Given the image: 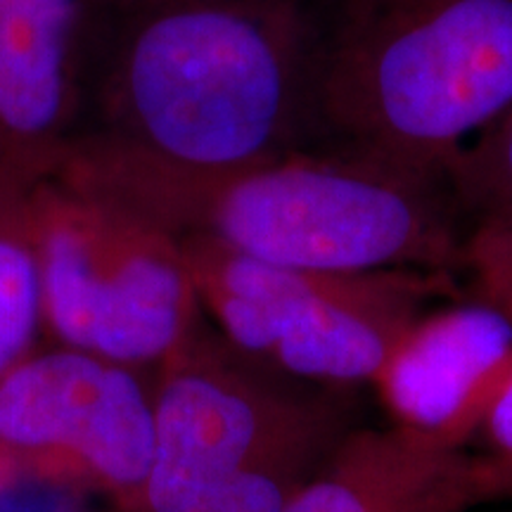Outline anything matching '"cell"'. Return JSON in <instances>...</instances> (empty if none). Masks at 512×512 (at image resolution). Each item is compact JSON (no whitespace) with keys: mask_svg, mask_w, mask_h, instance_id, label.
Instances as JSON below:
<instances>
[{"mask_svg":"<svg viewBox=\"0 0 512 512\" xmlns=\"http://www.w3.org/2000/svg\"><path fill=\"white\" fill-rule=\"evenodd\" d=\"M479 430L484 432L486 446H489L484 453L512 458V375L491 403Z\"/></svg>","mask_w":512,"mask_h":512,"instance_id":"cell-15","label":"cell"},{"mask_svg":"<svg viewBox=\"0 0 512 512\" xmlns=\"http://www.w3.org/2000/svg\"><path fill=\"white\" fill-rule=\"evenodd\" d=\"M477 453L411 427H361L283 512H477Z\"/></svg>","mask_w":512,"mask_h":512,"instance_id":"cell-10","label":"cell"},{"mask_svg":"<svg viewBox=\"0 0 512 512\" xmlns=\"http://www.w3.org/2000/svg\"><path fill=\"white\" fill-rule=\"evenodd\" d=\"M121 41L98 140L181 174L290 155L316 57L297 0H145Z\"/></svg>","mask_w":512,"mask_h":512,"instance_id":"cell-2","label":"cell"},{"mask_svg":"<svg viewBox=\"0 0 512 512\" xmlns=\"http://www.w3.org/2000/svg\"><path fill=\"white\" fill-rule=\"evenodd\" d=\"M477 508L512 503V458L477 453Z\"/></svg>","mask_w":512,"mask_h":512,"instance_id":"cell-14","label":"cell"},{"mask_svg":"<svg viewBox=\"0 0 512 512\" xmlns=\"http://www.w3.org/2000/svg\"><path fill=\"white\" fill-rule=\"evenodd\" d=\"M202 311L219 335L294 380L375 382L420 320L422 285L392 271L273 266L209 238H178Z\"/></svg>","mask_w":512,"mask_h":512,"instance_id":"cell-6","label":"cell"},{"mask_svg":"<svg viewBox=\"0 0 512 512\" xmlns=\"http://www.w3.org/2000/svg\"><path fill=\"white\" fill-rule=\"evenodd\" d=\"M512 105V0H347L313 110L351 155L430 178Z\"/></svg>","mask_w":512,"mask_h":512,"instance_id":"cell-3","label":"cell"},{"mask_svg":"<svg viewBox=\"0 0 512 512\" xmlns=\"http://www.w3.org/2000/svg\"><path fill=\"white\" fill-rule=\"evenodd\" d=\"M470 261L482 285L484 304L494 306L512 323V256H482Z\"/></svg>","mask_w":512,"mask_h":512,"instance_id":"cell-13","label":"cell"},{"mask_svg":"<svg viewBox=\"0 0 512 512\" xmlns=\"http://www.w3.org/2000/svg\"><path fill=\"white\" fill-rule=\"evenodd\" d=\"M512 375V323L494 306L420 318L375 384L396 425L467 446Z\"/></svg>","mask_w":512,"mask_h":512,"instance_id":"cell-8","label":"cell"},{"mask_svg":"<svg viewBox=\"0 0 512 512\" xmlns=\"http://www.w3.org/2000/svg\"><path fill=\"white\" fill-rule=\"evenodd\" d=\"M482 256H512V216L486 221L477 230L467 249V259H482Z\"/></svg>","mask_w":512,"mask_h":512,"instance_id":"cell-16","label":"cell"},{"mask_svg":"<svg viewBox=\"0 0 512 512\" xmlns=\"http://www.w3.org/2000/svg\"><path fill=\"white\" fill-rule=\"evenodd\" d=\"M81 0H0V171L34 181L74 136Z\"/></svg>","mask_w":512,"mask_h":512,"instance_id":"cell-9","label":"cell"},{"mask_svg":"<svg viewBox=\"0 0 512 512\" xmlns=\"http://www.w3.org/2000/svg\"><path fill=\"white\" fill-rule=\"evenodd\" d=\"M133 3H145V0H133Z\"/></svg>","mask_w":512,"mask_h":512,"instance_id":"cell-18","label":"cell"},{"mask_svg":"<svg viewBox=\"0 0 512 512\" xmlns=\"http://www.w3.org/2000/svg\"><path fill=\"white\" fill-rule=\"evenodd\" d=\"M138 512H283L356 430L339 387L294 380L200 325L155 368Z\"/></svg>","mask_w":512,"mask_h":512,"instance_id":"cell-4","label":"cell"},{"mask_svg":"<svg viewBox=\"0 0 512 512\" xmlns=\"http://www.w3.org/2000/svg\"><path fill=\"white\" fill-rule=\"evenodd\" d=\"M27 190V178L0 171V377L34 351L43 328Z\"/></svg>","mask_w":512,"mask_h":512,"instance_id":"cell-11","label":"cell"},{"mask_svg":"<svg viewBox=\"0 0 512 512\" xmlns=\"http://www.w3.org/2000/svg\"><path fill=\"white\" fill-rule=\"evenodd\" d=\"M155 439L152 382L136 368L57 347L0 377V458L17 482L95 491L138 512Z\"/></svg>","mask_w":512,"mask_h":512,"instance_id":"cell-7","label":"cell"},{"mask_svg":"<svg viewBox=\"0 0 512 512\" xmlns=\"http://www.w3.org/2000/svg\"><path fill=\"white\" fill-rule=\"evenodd\" d=\"M62 162L174 238H209L273 266L375 273L458 259L430 178L366 157L290 152L230 174H181L88 136Z\"/></svg>","mask_w":512,"mask_h":512,"instance_id":"cell-1","label":"cell"},{"mask_svg":"<svg viewBox=\"0 0 512 512\" xmlns=\"http://www.w3.org/2000/svg\"><path fill=\"white\" fill-rule=\"evenodd\" d=\"M460 195L484 211L486 221L512 216V105L465 145L446 171Z\"/></svg>","mask_w":512,"mask_h":512,"instance_id":"cell-12","label":"cell"},{"mask_svg":"<svg viewBox=\"0 0 512 512\" xmlns=\"http://www.w3.org/2000/svg\"><path fill=\"white\" fill-rule=\"evenodd\" d=\"M477 512H512V503L494 505V508H484V510H477Z\"/></svg>","mask_w":512,"mask_h":512,"instance_id":"cell-17","label":"cell"},{"mask_svg":"<svg viewBox=\"0 0 512 512\" xmlns=\"http://www.w3.org/2000/svg\"><path fill=\"white\" fill-rule=\"evenodd\" d=\"M41 323L60 347L157 368L204 323L181 242L62 159L29 181Z\"/></svg>","mask_w":512,"mask_h":512,"instance_id":"cell-5","label":"cell"}]
</instances>
